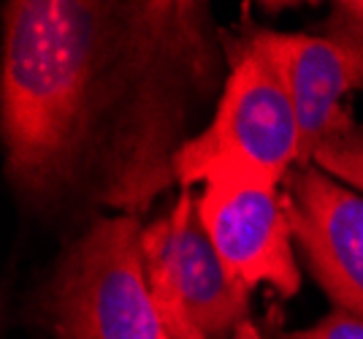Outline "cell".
Segmentation results:
<instances>
[{
  "mask_svg": "<svg viewBox=\"0 0 363 339\" xmlns=\"http://www.w3.org/2000/svg\"><path fill=\"white\" fill-rule=\"evenodd\" d=\"M201 3L11 0L3 6L6 174L35 204L98 174L108 206L138 215L174 185L184 82L206 71Z\"/></svg>",
  "mask_w": 363,
  "mask_h": 339,
  "instance_id": "6da1fadb",
  "label": "cell"
},
{
  "mask_svg": "<svg viewBox=\"0 0 363 339\" xmlns=\"http://www.w3.org/2000/svg\"><path fill=\"white\" fill-rule=\"evenodd\" d=\"M182 190L217 179H257L282 187L301 166V130L272 57L244 35L230 49V71L209 125L174 155Z\"/></svg>",
  "mask_w": 363,
  "mask_h": 339,
  "instance_id": "7a4b0ae2",
  "label": "cell"
},
{
  "mask_svg": "<svg viewBox=\"0 0 363 339\" xmlns=\"http://www.w3.org/2000/svg\"><path fill=\"white\" fill-rule=\"evenodd\" d=\"M41 315L57 339H168L152 299L138 215L104 217L62 252Z\"/></svg>",
  "mask_w": 363,
  "mask_h": 339,
  "instance_id": "3957f363",
  "label": "cell"
},
{
  "mask_svg": "<svg viewBox=\"0 0 363 339\" xmlns=\"http://www.w3.org/2000/svg\"><path fill=\"white\" fill-rule=\"evenodd\" d=\"M201 223L230 274L252 293L272 285L279 296H296L301 269L282 190L257 179H217L198 196Z\"/></svg>",
  "mask_w": 363,
  "mask_h": 339,
  "instance_id": "277c9868",
  "label": "cell"
},
{
  "mask_svg": "<svg viewBox=\"0 0 363 339\" xmlns=\"http://www.w3.org/2000/svg\"><path fill=\"white\" fill-rule=\"evenodd\" d=\"M282 199L309 274L336 309L363 318V193L309 163L290 171Z\"/></svg>",
  "mask_w": 363,
  "mask_h": 339,
  "instance_id": "5b68a950",
  "label": "cell"
},
{
  "mask_svg": "<svg viewBox=\"0 0 363 339\" xmlns=\"http://www.w3.org/2000/svg\"><path fill=\"white\" fill-rule=\"evenodd\" d=\"M144 261L166 272L206 339H233L250 321V291L212 245L193 190H182L168 215L144 226Z\"/></svg>",
  "mask_w": 363,
  "mask_h": 339,
  "instance_id": "8992f818",
  "label": "cell"
},
{
  "mask_svg": "<svg viewBox=\"0 0 363 339\" xmlns=\"http://www.w3.org/2000/svg\"><path fill=\"white\" fill-rule=\"evenodd\" d=\"M272 57L277 74L290 95L301 130V166L352 128L345 98L358 90L352 57L318 33H279L255 28L247 33Z\"/></svg>",
  "mask_w": 363,
  "mask_h": 339,
  "instance_id": "52a82bcc",
  "label": "cell"
},
{
  "mask_svg": "<svg viewBox=\"0 0 363 339\" xmlns=\"http://www.w3.org/2000/svg\"><path fill=\"white\" fill-rule=\"evenodd\" d=\"M318 35L333 41L352 57L358 90H363V0H333L328 16L318 25Z\"/></svg>",
  "mask_w": 363,
  "mask_h": 339,
  "instance_id": "ba28073f",
  "label": "cell"
},
{
  "mask_svg": "<svg viewBox=\"0 0 363 339\" xmlns=\"http://www.w3.org/2000/svg\"><path fill=\"white\" fill-rule=\"evenodd\" d=\"M318 169L336 177L339 182L363 193V125H352L342 136L328 141L312 160Z\"/></svg>",
  "mask_w": 363,
  "mask_h": 339,
  "instance_id": "9c48e42d",
  "label": "cell"
},
{
  "mask_svg": "<svg viewBox=\"0 0 363 339\" xmlns=\"http://www.w3.org/2000/svg\"><path fill=\"white\" fill-rule=\"evenodd\" d=\"M282 339H363V318L350 315L345 309H333L309 328L290 331Z\"/></svg>",
  "mask_w": 363,
  "mask_h": 339,
  "instance_id": "30bf717a",
  "label": "cell"
},
{
  "mask_svg": "<svg viewBox=\"0 0 363 339\" xmlns=\"http://www.w3.org/2000/svg\"><path fill=\"white\" fill-rule=\"evenodd\" d=\"M233 339H263L260 337V331H257V326L252 321H247V323L239 326V331L233 334Z\"/></svg>",
  "mask_w": 363,
  "mask_h": 339,
  "instance_id": "8fae6325",
  "label": "cell"
}]
</instances>
